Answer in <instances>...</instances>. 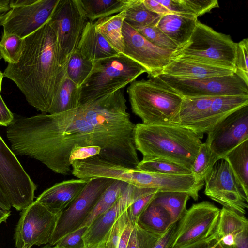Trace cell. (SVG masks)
I'll use <instances>...</instances> for the list:
<instances>
[{
  "label": "cell",
  "mask_w": 248,
  "mask_h": 248,
  "mask_svg": "<svg viewBox=\"0 0 248 248\" xmlns=\"http://www.w3.org/2000/svg\"><path fill=\"white\" fill-rule=\"evenodd\" d=\"M7 137L15 154L34 158L55 173H71L69 159L78 146H96L93 127L78 108L58 114L14 118Z\"/></svg>",
  "instance_id": "obj_1"
},
{
  "label": "cell",
  "mask_w": 248,
  "mask_h": 248,
  "mask_svg": "<svg viewBox=\"0 0 248 248\" xmlns=\"http://www.w3.org/2000/svg\"><path fill=\"white\" fill-rule=\"evenodd\" d=\"M24 41L18 62L8 64L4 77L16 84L30 105L43 113H48L67 77L69 60L62 54L49 20Z\"/></svg>",
  "instance_id": "obj_2"
},
{
  "label": "cell",
  "mask_w": 248,
  "mask_h": 248,
  "mask_svg": "<svg viewBox=\"0 0 248 248\" xmlns=\"http://www.w3.org/2000/svg\"><path fill=\"white\" fill-rule=\"evenodd\" d=\"M126 100L119 89L81 104L78 109L93 127L99 157L117 164L136 168L140 161L134 139L135 124L127 111Z\"/></svg>",
  "instance_id": "obj_3"
},
{
  "label": "cell",
  "mask_w": 248,
  "mask_h": 248,
  "mask_svg": "<svg viewBox=\"0 0 248 248\" xmlns=\"http://www.w3.org/2000/svg\"><path fill=\"white\" fill-rule=\"evenodd\" d=\"M200 135L176 124H135L134 139L136 149L143 158H162L191 170L202 143Z\"/></svg>",
  "instance_id": "obj_4"
},
{
  "label": "cell",
  "mask_w": 248,
  "mask_h": 248,
  "mask_svg": "<svg viewBox=\"0 0 248 248\" xmlns=\"http://www.w3.org/2000/svg\"><path fill=\"white\" fill-rule=\"evenodd\" d=\"M127 93L132 112L142 124H174L183 97L158 76L134 81Z\"/></svg>",
  "instance_id": "obj_5"
},
{
  "label": "cell",
  "mask_w": 248,
  "mask_h": 248,
  "mask_svg": "<svg viewBox=\"0 0 248 248\" xmlns=\"http://www.w3.org/2000/svg\"><path fill=\"white\" fill-rule=\"evenodd\" d=\"M145 72L144 68L123 53L95 60L80 86V105L123 89Z\"/></svg>",
  "instance_id": "obj_6"
},
{
  "label": "cell",
  "mask_w": 248,
  "mask_h": 248,
  "mask_svg": "<svg viewBox=\"0 0 248 248\" xmlns=\"http://www.w3.org/2000/svg\"><path fill=\"white\" fill-rule=\"evenodd\" d=\"M248 105V96L183 98L174 124L188 128L202 138L239 108Z\"/></svg>",
  "instance_id": "obj_7"
},
{
  "label": "cell",
  "mask_w": 248,
  "mask_h": 248,
  "mask_svg": "<svg viewBox=\"0 0 248 248\" xmlns=\"http://www.w3.org/2000/svg\"><path fill=\"white\" fill-rule=\"evenodd\" d=\"M237 43L199 21L187 43L174 53L184 57L235 70Z\"/></svg>",
  "instance_id": "obj_8"
},
{
  "label": "cell",
  "mask_w": 248,
  "mask_h": 248,
  "mask_svg": "<svg viewBox=\"0 0 248 248\" xmlns=\"http://www.w3.org/2000/svg\"><path fill=\"white\" fill-rule=\"evenodd\" d=\"M36 186L0 135V190L11 206L23 210L34 202Z\"/></svg>",
  "instance_id": "obj_9"
},
{
  "label": "cell",
  "mask_w": 248,
  "mask_h": 248,
  "mask_svg": "<svg viewBox=\"0 0 248 248\" xmlns=\"http://www.w3.org/2000/svg\"><path fill=\"white\" fill-rule=\"evenodd\" d=\"M158 76L183 98L248 96V85L235 73L232 75L188 78L165 74Z\"/></svg>",
  "instance_id": "obj_10"
},
{
  "label": "cell",
  "mask_w": 248,
  "mask_h": 248,
  "mask_svg": "<svg viewBox=\"0 0 248 248\" xmlns=\"http://www.w3.org/2000/svg\"><path fill=\"white\" fill-rule=\"evenodd\" d=\"M59 0H11V9L0 15L3 33L24 38L50 18Z\"/></svg>",
  "instance_id": "obj_11"
},
{
  "label": "cell",
  "mask_w": 248,
  "mask_h": 248,
  "mask_svg": "<svg viewBox=\"0 0 248 248\" xmlns=\"http://www.w3.org/2000/svg\"><path fill=\"white\" fill-rule=\"evenodd\" d=\"M114 180L102 177L90 179L75 200L60 214L48 244L55 246L66 235L80 228L102 194Z\"/></svg>",
  "instance_id": "obj_12"
},
{
  "label": "cell",
  "mask_w": 248,
  "mask_h": 248,
  "mask_svg": "<svg viewBox=\"0 0 248 248\" xmlns=\"http://www.w3.org/2000/svg\"><path fill=\"white\" fill-rule=\"evenodd\" d=\"M205 195L223 207L245 215L248 207L246 194L223 159L216 162L205 176Z\"/></svg>",
  "instance_id": "obj_13"
},
{
  "label": "cell",
  "mask_w": 248,
  "mask_h": 248,
  "mask_svg": "<svg viewBox=\"0 0 248 248\" xmlns=\"http://www.w3.org/2000/svg\"><path fill=\"white\" fill-rule=\"evenodd\" d=\"M60 214L34 201L21 212L14 235L16 248L48 244Z\"/></svg>",
  "instance_id": "obj_14"
},
{
  "label": "cell",
  "mask_w": 248,
  "mask_h": 248,
  "mask_svg": "<svg viewBox=\"0 0 248 248\" xmlns=\"http://www.w3.org/2000/svg\"><path fill=\"white\" fill-rule=\"evenodd\" d=\"M220 210L208 201L192 204L178 221L170 248H179L211 236L217 227Z\"/></svg>",
  "instance_id": "obj_15"
},
{
  "label": "cell",
  "mask_w": 248,
  "mask_h": 248,
  "mask_svg": "<svg viewBox=\"0 0 248 248\" xmlns=\"http://www.w3.org/2000/svg\"><path fill=\"white\" fill-rule=\"evenodd\" d=\"M63 57L69 60L87 23L79 0H59L49 19Z\"/></svg>",
  "instance_id": "obj_16"
},
{
  "label": "cell",
  "mask_w": 248,
  "mask_h": 248,
  "mask_svg": "<svg viewBox=\"0 0 248 248\" xmlns=\"http://www.w3.org/2000/svg\"><path fill=\"white\" fill-rule=\"evenodd\" d=\"M248 140V105L231 113L207 133L206 144L213 164Z\"/></svg>",
  "instance_id": "obj_17"
},
{
  "label": "cell",
  "mask_w": 248,
  "mask_h": 248,
  "mask_svg": "<svg viewBox=\"0 0 248 248\" xmlns=\"http://www.w3.org/2000/svg\"><path fill=\"white\" fill-rule=\"evenodd\" d=\"M157 191L155 189L128 184L116 203L97 216L87 227L82 237L85 248H99L106 245L110 231L120 216L138 199Z\"/></svg>",
  "instance_id": "obj_18"
},
{
  "label": "cell",
  "mask_w": 248,
  "mask_h": 248,
  "mask_svg": "<svg viewBox=\"0 0 248 248\" xmlns=\"http://www.w3.org/2000/svg\"><path fill=\"white\" fill-rule=\"evenodd\" d=\"M122 32L124 43L123 54L144 68L148 77L161 74L174 53L154 46L124 21Z\"/></svg>",
  "instance_id": "obj_19"
},
{
  "label": "cell",
  "mask_w": 248,
  "mask_h": 248,
  "mask_svg": "<svg viewBox=\"0 0 248 248\" xmlns=\"http://www.w3.org/2000/svg\"><path fill=\"white\" fill-rule=\"evenodd\" d=\"M95 33L94 22L89 21L78 46L71 53L68 61L67 76L80 86L93 67Z\"/></svg>",
  "instance_id": "obj_20"
},
{
  "label": "cell",
  "mask_w": 248,
  "mask_h": 248,
  "mask_svg": "<svg viewBox=\"0 0 248 248\" xmlns=\"http://www.w3.org/2000/svg\"><path fill=\"white\" fill-rule=\"evenodd\" d=\"M89 180L78 178L56 183L43 192L36 200L52 212L61 214L75 200Z\"/></svg>",
  "instance_id": "obj_21"
},
{
  "label": "cell",
  "mask_w": 248,
  "mask_h": 248,
  "mask_svg": "<svg viewBox=\"0 0 248 248\" xmlns=\"http://www.w3.org/2000/svg\"><path fill=\"white\" fill-rule=\"evenodd\" d=\"M234 73L235 70L232 68L184 57H173L161 74L184 78H200L230 75Z\"/></svg>",
  "instance_id": "obj_22"
},
{
  "label": "cell",
  "mask_w": 248,
  "mask_h": 248,
  "mask_svg": "<svg viewBox=\"0 0 248 248\" xmlns=\"http://www.w3.org/2000/svg\"><path fill=\"white\" fill-rule=\"evenodd\" d=\"M248 229V221L244 215L223 207L220 210L215 233L219 243L225 246L235 244L238 236Z\"/></svg>",
  "instance_id": "obj_23"
},
{
  "label": "cell",
  "mask_w": 248,
  "mask_h": 248,
  "mask_svg": "<svg viewBox=\"0 0 248 248\" xmlns=\"http://www.w3.org/2000/svg\"><path fill=\"white\" fill-rule=\"evenodd\" d=\"M197 21L198 18L170 13L162 16L156 26L177 45L179 49L189 42Z\"/></svg>",
  "instance_id": "obj_24"
},
{
  "label": "cell",
  "mask_w": 248,
  "mask_h": 248,
  "mask_svg": "<svg viewBox=\"0 0 248 248\" xmlns=\"http://www.w3.org/2000/svg\"><path fill=\"white\" fill-rule=\"evenodd\" d=\"M125 16V10L94 22L95 29L118 53L124 49L122 27Z\"/></svg>",
  "instance_id": "obj_25"
},
{
  "label": "cell",
  "mask_w": 248,
  "mask_h": 248,
  "mask_svg": "<svg viewBox=\"0 0 248 248\" xmlns=\"http://www.w3.org/2000/svg\"><path fill=\"white\" fill-rule=\"evenodd\" d=\"M86 17L94 22L124 10L131 0H79Z\"/></svg>",
  "instance_id": "obj_26"
},
{
  "label": "cell",
  "mask_w": 248,
  "mask_h": 248,
  "mask_svg": "<svg viewBox=\"0 0 248 248\" xmlns=\"http://www.w3.org/2000/svg\"><path fill=\"white\" fill-rule=\"evenodd\" d=\"M80 86L67 77L59 90L48 114H58L74 109L80 105Z\"/></svg>",
  "instance_id": "obj_27"
},
{
  "label": "cell",
  "mask_w": 248,
  "mask_h": 248,
  "mask_svg": "<svg viewBox=\"0 0 248 248\" xmlns=\"http://www.w3.org/2000/svg\"><path fill=\"white\" fill-rule=\"evenodd\" d=\"M137 224L150 232L161 235L172 222L170 215L163 207L152 202L140 216Z\"/></svg>",
  "instance_id": "obj_28"
},
{
  "label": "cell",
  "mask_w": 248,
  "mask_h": 248,
  "mask_svg": "<svg viewBox=\"0 0 248 248\" xmlns=\"http://www.w3.org/2000/svg\"><path fill=\"white\" fill-rule=\"evenodd\" d=\"M223 159L228 163L235 178L248 194V140L234 148Z\"/></svg>",
  "instance_id": "obj_29"
},
{
  "label": "cell",
  "mask_w": 248,
  "mask_h": 248,
  "mask_svg": "<svg viewBox=\"0 0 248 248\" xmlns=\"http://www.w3.org/2000/svg\"><path fill=\"white\" fill-rule=\"evenodd\" d=\"M124 21L137 30L149 26L157 25L162 16L148 10L143 0H131L130 4L124 10Z\"/></svg>",
  "instance_id": "obj_30"
},
{
  "label": "cell",
  "mask_w": 248,
  "mask_h": 248,
  "mask_svg": "<svg viewBox=\"0 0 248 248\" xmlns=\"http://www.w3.org/2000/svg\"><path fill=\"white\" fill-rule=\"evenodd\" d=\"M189 198V195L184 192H158L152 202L163 207L173 223L178 222L186 211Z\"/></svg>",
  "instance_id": "obj_31"
},
{
  "label": "cell",
  "mask_w": 248,
  "mask_h": 248,
  "mask_svg": "<svg viewBox=\"0 0 248 248\" xmlns=\"http://www.w3.org/2000/svg\"><path fill=\"white\" fill-rule=\"evenodd\" d=\"M127 185L124 181L115 180L102 194L81 227H88L97 216L111 207L124 192Z\"/></svg>",
  "instance_id": "obj_32"
},
{
  "label": "cell",
  "mask_w": 248,
  "mask_h": 248,
  "mask_svg": "<svg viewBox=\"0 0 248 248\" xmlns=\"http://www.w3.org/2000/svg\"><path fill=\"white\" fill-rule=\"evenodd\" d=\"M139 170L164 174L188 175L190 169L173 161L162 158H143L137 166Z\"/></svg>",
  "instance_id": "obj_33"
},
{
  "label": "cell",
  "mask_w": 248,
  "mask_h": 248,
  "mask_svg": "<svg viewBox=\"0 0 248 248\" xmlns=\"http://www.w3.org/2000/svg\"><path fill=\"white\" fill-rule=\"evenodd\" d=\"M24 38L14 34H2L0 41V53L8 64L18 62L24 46Z\"/></svg>",
  "instance_id": "obj_34"
},
{
  "label": "cell",
  "mask_w": 248,
  "mask_h": 248,
  "mask_svg": "<svg viewBox=\"0 0 248 248\" xmlns=\"http://www.w3.org/2000/svg\"><path fill=\"white\" fill-rule=\"evenodd\" d=\"M136 31L147 41L157 47L174 53L179 49L177 45L156 25L146 27Z\"/></svg>",
  "instance_id": "obj_35"
},
{
  "label": "cell",
  "mask_w": 248,
  "mask_h": 248,
  "mask_svg": "<svg viewBox=\"0 0 248 248\" xmlns=\"http://www.w3.org/2000/svg\"><path fill=\"white\" fill-rule=\"evenodd\" d=\"M214 164L210 151L205 142L200 147L197 155L191 169L192 174L199 180L203 181Z\"/></svg>",
  "instance_id": "obj_36"
},
{
  "label": "cell",
  "mask_w": 248,
  "mask_h": 248,
  "mask_svg": "<svg viewBox=\"0 0 248 248\" xmlns=\"http://www.w3.org/2000/svg\"><path fill=\"white\" fill-rule=\"evenodd\" d=\"M248 39H243L237 43L235 73L248 85Z\"/></svg>",
  "instance_id": "obj_37"
},
{
  "label": "cell",
  "mask_w": 248,
  "mask_h": 248,
  "mask_svg": "<svg viewBox=\"0 0 248 248\" xmlns=\"http://www.w3.org/2000/svg\"><path fill=\"white\" fill-rule=\"evenodd\" d=\"M130 219L126 209L114 224L106 243L107 248H117L119 241Z\"/></svg>",
  "instance_id": "obj_38"
},
{
  "label": "cell",
  "mask_w": 248,
  "mask_h": 248,
  "mask_svg": "<svg viewBox=\"0 0 248 248\" xmlns=\"http://www.w3.org/2000/svg\"><path fill=\"white\" fill-rule=\"evenodd\" d=\"M157 192L141 197L129 206L127 210L132 223H137L139 217L155 199Z\"/></svg>",
  "instance_id": "obj_39"
},
{
  "label": "cell",
  "mask_w": 248,
  "mask_h": 248,
  "mask_svg": "<svg viewBox=\"0 0 248 248\" xmlns=\"http://www.w3.org/2000/svg\"><path fill=\"white\" fill-rule=\"evenodd\" d=\"M87 226H82L66 235L55 245L57 248H85L83 236Z\"/></svg>",
  "instance_id": "obj_40"
},
{
  "label": "cell",
  "mask_w": 248,
  "mask_h": 248,
  "mask_svg": "<svg viewBox=\"0 0 248 248\" xmlns=\"http://www.w3.org/2000/svg\"><path fill=\"white\" fill-rule=\"evenodd\" d=\"M170 13L190 18H197L194 12L186 3L185 0H157Z\"/></svg>",
  "instance_id": "obj_41"
},
{
  "label": "cell",
  "mask_w": 248,
  "mask_h": 248,
  "mask_svg": "<svg viewBox=\"0 0 248 248\" xmlns=\"http://www.w3.org/2000/svg\"><path fill=\"white\" fill-rule=\"evenodd\" d=\"M118 54L104 38L95 31L94 42V61L110 57Z\"/></svg>",
  "instance_id": "obj_42"
},
{
  "label": "cell",
  "mask_w": 248,
  "mask_h": 248,
  "mask_svg": "<svg viewBox=\"0 0 248 248\" xmlns=\"http://www.w3.org/2000/svg\"><path fill=\"white\" fill-rule=\"evenodd\" d=\"M185 1L197 18L213 9L219 7L217 0H185Z\"/></svg>",
  "instance_id": "obj_43"
},
{
  "label": "cell",
  "mask_w": 248,
  "mask_h": 248,
  "mask_svg": "<svg viewBox=\"0 0 248 248\" xmlns=\"http://www.w3.org/2000/svg\"><path fill=\"white\" fill-rule=\"evenodd\" d=\"M100 153L101 149L97 146H78L72 151L69 161L71 165L75 160H84L95 156H99Z\"/></svg>",
  "instance_id": "obj_44"
},
{
  "label": "cell",
  "mask_w": 248,
  "mask_h": 248,
  "mask_svg": "<svg viewBox=\"0 0 248 248\" xmlns=\"http://www.w3.org/2000/svg\"><path fill=\"white\" fill-rule=\"evenodd\" d=\"M177 222L172 223L152 248H170L174 240Z\"/></svg>",
  "instance_id": "obj_45"
},
{
  "label": "cell",
  "mask_w": 248,
  "mask_h": 248,
  "mask_svg": "<svg viewBox=\"0 0 248 248\" xmlns=\"http://www.w3.org/2000/svg\"><path fill=\"white\" fill-rule=\"evenodd\" d=\"M0 91V125L7 127L13 122L14 116L3 101Z\"/></svg>",
  "instance_id": "obj_46"
},
{
  "label": "cell",
  "mask_w": 248,
  "mask_h": 248,
  "mask_svg": "<svg viewBox=\"0 0 248 248\" xmlns=\"http://www.w3.org/2000/svg\"><path fill=\"white\" fill-rule=\"evenodd\" d=\"M219 243L215 232L208 238L179 248H214Z\"/></svg>",
  "instance_id": "obj_47"
},
{
  "label": "cell",
  "mask_w": 248,
  "mask_h": 248,
  "mask_svg": "<svg viewBox=\"0 0 248 248\" xmlns=\"http://www.w3.org/2000/svg\"><path fill=\"white\" fill-rule=\"evenodd\" d=\"M146 7L150 11L162 16L170 14V12L157 0H143Z\"/></svg>",
  "instance_id": "obj_48"
},
{
  "label": "cell",
  "mask_w": 248,
  "mask_h": 248,
  "mask_svg": "<svg viewBox=\"0 0 248 248\" xmlns=\"http://www.w3.org/2000/svg\"><path fill=\"white\" fill-rule=\"evenodd\" d=\"M219 244L221 248H248V229L244 231L238 236L234 245L227 246L220 243Z\"/></svg>",
  "instance_id": "obj_49"
},
{
  "label": "cell",
  "mask_w": 248,
  "mask_h": 248,
  "mask_svg": "<svg viewBox=\"0 0 248 248\" xmlns=\"http://www.w3.org/2000/svg\"><path fill=\"white\" fill-rule=\"evenodd\" d=\"M134 224L132 223L130 220L119 241L117 248H127Z\"/></svg>",
  "instance_id": "obj_50"
},
{
  "label": "cell",
  "mask_w": 248,
  "mask_h": 248,
  "mask_svg": "<svg viewBox=\"0 0 248 248\" xmlns=\"http://www.w3.org/2000/svg\"><path fill=\"white\" fill-rule=\"evenodd\" d=\"M127 248H139V243L137 233L136 223L134 225L129 239Z\"/></svg>",
  "instance_id": "obj_51"
},
{
  "label": "cell",
  "mask_w": 248,
  "mask_h": 248,
  "mask_svg": "<svg viewBox=\"0 0 248 248\" xmlns=\"http://www.w3.org/2000/svg\"><path fill=\"white\" fill-rule=\"evenodd\" d=\"M11 0H0V15L9 11L11 9Z\"/></svg>",
  "instance_id": "obj_52"
},
{
  "label": "cell",
  "mask_w": 248,
  "mask_h": 248,
  "mask_svg": "<svg viewBox=\"0 0 248 248\" xmlns=\"http://www.w3.org/2000/svg\"><path fill=\"white\" fill-rule=\"evenodd\" d=\"M0 206L6 210H10L11 206L2 191L0 190Z\"/></svg>",
  "instance_id": "obj_53"
},
{
  "label": "cell",
  "mask_w": 248,
  "mask_h": 248,
  "mask_svg": "<svg viewBox=\"0 0 248 248\" xmlns=\"http://www.w3.org/2000/svg\"><path fill=\"white\" fill-rule=\"evenodd\" d=\"M10 214V210H6L0 206V224L3 222H6Z\"/></svg>",
  "instance_id": "obj_54"
},
{
  "label": "cell",
  "mask_w": 248,
  "mask_h": 248,
  "mask_svg": "<svg viewBox=\"0 0 248 248\" xmlns=\"http://www.w3.org/2000/svg\"><path fill=\"white\" fill-rule=\"evenodd\" d=\"M4 78L3 73L0 70V91L1 90V85L3 78Z\"/></svg>",
  "instance_id": "obj_55"
},
{
  "label": "cell",
  "mask_w": 248,
  "mask_h": 248,
  "mask_svg": "<svg viewBox=\"0 0 248 248\" xmlns=\"http://www.w3.org/2000/svg\"><path fill=\"white\" fill-rule=\"evenodd\" d=\"M41 248H57L56 246H51L49 244H46L45 246L42 247Z\"/></svg>",
  "instance_id": "obj_56"
},
{
  "label": "cell",
  "mask_w": 248,
  "mask_h": 248,
  "mask_svg": "<svg viewBox=\"0 0 248 248\" xmlns=\"http://www.w3.org/2000/svg\"><path fill=\"white\" fill-rule=\"evenodd\" d=\"M214 248H221V247L218 243V244Z\"/></svg>",
  "instance_id": "obj_57"
},
{
  "label": "cell",
  "mask_w": 248,
  "mask_h": 248,
  "mask_svg": "<svg viewBox=\"0 0 248 248\" xmlns=\"http://www.w3.org/2000/svg\"><path fill=\"white\" fill-rule=\"evenodd\" d=\"M21 248H30L27 245H24Z\"/></svg>",
  "instance_id": "obj_58"
},
{
  "label": "cell",
  "mask_w": 248,
  "mask_h": 248,
  "mask_svg": "<svg viewBox=\"0 0 248 248\" xmlns=\"http://www.w3.org/2000/svg\"><path fill=\"white\" fill-rule=\"evenodd\" d=\"M107 248V247H106V245L104 246L103 247H102L101 248Z\"/></svg>",
  "instance_id": "obj_59"
},
{
  "label": "cell",
  "mask_w": 248,
  "mask_h": 248,
  "mask_svg": "<svg viewBox=\"0 0 248 248\" xmlns=\"http://www.w3.org/2000/svg\"><path fill=\"white\" fill-rule=\"evenodd\" d=\"M1 58H2V57H1L0 53V61L1 60Z\"/></svg>",
  "instance_id": "obj_60"
}]
</instances>
